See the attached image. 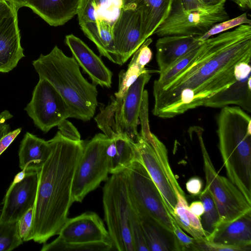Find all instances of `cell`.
I'll list each match as a JSON object with an SVG mask.
<instances>
[{
    "instance_id": "obj_49",
    "label": "cell",
    "mask_w": 251,
    "mask_h": 251,
    "mask_svg": "<svg viewBox=\"0 0 251 251\" xmlns=\"http://www.w3.org/2000/svg\"><path fill=\"white\" fill-rule=\"evenodd\" d=\"M11 6L6 0H0V12L10 8Z\"/></svg>"
},
{
    "instance_id": "obj_47",
    "label": "cell",
    "mask_w": 251,
    "mask_h": 251,
    "mask_svg": "<svg viewBox=\"0 0 251 251\" xmlns=\"http://www.w3.org/2000/svg\"><path fill=\"white\" fill-rule=\"evenodd\" d=\"M201 2L207 7L217 6L225 4L226 0H200Z\"/></svg>"
},
{
    "instance_id": "obj_11",
    "label": "cell",
    "mask_w": 251,
    "mask_h": 251,
    "mask_svg": "<svg viewBox=\"0 0 251 251\" xmlns=\"http://www.w3.org/2000/svg\"><path fill=\"white\" fill-rule=\"evenodd\" d=\"M224 4L196 10H185L179 0H173L171 9L153 34L198 36L205 33L216 23L228 20Z\"/></svg>"
},
{
    "instance_id": "obj_5",
    "label": "cell",
    "mask_w": 251,
    "mask_h": 251,
    "mask_svg": "<svg viewBox=\"0 0 251 251\" xmlns=\"http://www.w3.org/2000/svg\"><path fill=\"white\" fill-rule=\"evenodd\" d=\"M151 77L148 70L141 74L123 98L112 97L111 102L95 117L98 126L108 138L125 135L136 142L144 87Z\"/></svg>"
},
{
    "instance_id": "obj_25",
    "label": "cell",
    "mask_w": 251,
    "mask_h": 251,
    "mask_svg": "<svg viewBox=\"0 0 251 251\" xmlns=\"http://www.w3.org/2000/svg\"><path fill=\"white\" fill-rule=\"evenodd\" d=\"M80 26L85 35L95 44L100 54L118 65L112 25L106 21L99 19Z\"/></svg>"
},
{
    "instance_id": "obj_21",
    "label": "cell",
    "mask_w": 251,
    "mask_h": 251,
    "mask_svg": "<svg viewBox=\"0 0 251 251\" xmlns=\"http://www.w3.org/2000/svg\"><path fill=\"white\" fill-rule=\"evenodd\" d=\"M80 0H29L31 9L49 25H64L77 13Z\"/></svg>"
},
{
    "instance_id": "obj_12",
    "label": "cell",
    "mask_w": 251,
    "mask_h": 251,
    "mask_svg": "<svg viewBox=\"0 0 251 251\" xmlns=\"http://www.w3.org/2000/svg\"><path fill=\"white\" fill-rule=\"evenodd\" d=\"M25 110L34 125L44 133L72 117L66 102L55 88L43 78H39Z\"/></svg>"
},
{
    "instance_id": "obj_27",
    "label": "cell",
    "mask_w": 251,
    "mask_h": 251,
    "mask_svg": "<svg viewBox=\"0 0 251 251\" xmlns=\"http://www.w3.org/2000/svg\"><path fill=\"white\" fill-rule=\"evenodd\" d=\"M113 250L112 243L105 241L85 243L66 242L58 236L50 243H44L41 251H109Z\"/></svg>"
},
{
    "instance_id": "obj_42",
    "label": "cell",
    "mask_w": 251,
    "mask_h": 251,
    "mask_svg": "<svg viewBox=\"0 0 251 251\" xmlns=\"http://www.w3.org/2000/svg\"><path fill=\"white\" fill-rule=\"evenodd\" d=\"M202 186V181L198 177L190 178L186 183L187 191L194 196L198 195L201 193Z\"/></svg>"
},
{
    "instance_id": "obj_37",
    "label": "cell",
    "mask_w": 251,
    "mask_h": 251,
    "mask_svg": "<svg viewBox=\"0 0 251 251\" xmlns=\"http://www.w3.org/2000/svg\"><path fill=\"white\" fill-rule=\"evenodd\" d=\"M173 232L176 251H192L196 239L187 235L175 221L174 222Z\"/></svg>"
},
{
    "instance_id": "obj_18",
    "label": "cell",
    "mask_w": 251,
    "mask_h": 251,
    "mask_svg": "<svg viewBox=\"0 0 251 251\" xmlns=\"http://www.w3.org/2000/svg\"><path fill=\"white\" fill-rule=\"evenodd\" d=\"M65 43L73 57L95 85L108 88L112 84V73L101 58L81 39L70 34L65 37Z\"/></svg>"
},
{
    "instance_id": "obj_6",
    "label": "cell",
    "mask_w": 251,
    "mask_h": 251,
    "mask_svg": "<svg viewBox=\"0 0 251 251\" xmlns=\"http://www.w3.org/2000/svg\"><path fill=\"white\" fill-rule=\"evenodd\" d=\"M135 145L140 161L158 188L173 217L177 200L186 197L171 168L165 146L149 127L141 129Z\"/></svg>"
},
{
    "instance_id": "obj_41",
    "label": "cell",
    "mask_w": 251,
    "mask_h": 251,
    "mask_svg": "<svg viewBox=\"0 0 251 251\" xmlns=\"http://www.w3.org/2000/svg\"><path fill=\"white\" fill-rule=\"evenodd\" d=\"M21 130V128H18L9 131L0 140V155L10 145Z\"/></svg>"
},
{
    "instance_id": "obj_36",
    "label": "cell",
    "mask_w": 251,
    "mask_h": 251,
    "mask_svg": "<svg viewBox=\"0 0 251 251\" xmlns=\"http://www.w3.org/2000/svg\"><path fill=\"white\" fill-rule=\"evenodd\" d=\"M33 211L34 205L25 213L18 221L19 234L23 242L32 240V225Z\"/></svg>"
},
{
    "instance_id": "obj_31",
    "label": "cell",
    "mask_w": 251,
    "mask_h": 251,
    "mask_svg": "<svg viewBox=\"0 0 251 251\" xmlns=\"http://www.w3.org/2000/svg\"><path fill=\"white\" fill-rule=\"evenodd\" d=\"M199 47L181 57L166 70L159 74L158 78L154 81L153 88L161 87L183 70L194 57Z\"/></svg>"
},
{
    "instance_id": "obj_19",
    "label": "cell",
    "mask_w": 251,
    "mask_h": 251,
    "mask_svg": "<svg viewBox=\"0 0 251 251\" xmlns=\"http://www.w3.org/2000/svg\"><path fill=\"white\" fill-rule=\"evenodd\" d=\"M217 244L251 250V211L231 222H220L205 239Z\"/></svg>"
},
{
    "instance_id": "obj_26",
    "label": "cell",
    "mask_w": 251,
    "mask_h": 251,
    "mask_svg": "<svg viewBox=\"0 0 251 251\" xmlns=\"http://www.w3.org/2000/svg\"><path fill=\"white\" fill-rule=\"evenodd\" d=\"M133 210L140 221L149 251H176L173 234L147 216Z\"/></svg>"
},
{
    "instance_id": "obj_3",
    "label": "cell",
    "mask_w": 251,
    "mask_h": 251,
    "mask_svg": "<svg viewBox=\"0 0 251 251\" xmlns=\"http://www.w3.org/2000/svg\"><path fill=\"white\" fill-rule=\"evenodd\" d=\"M32 64L39 78L49 81L66 102L71 118L85 122L93 117L98 106L96 85L84 77L73 57L67 56L55 46L50 53L41 54Z\"/></svg>"
},
{
    "instance_id": "obj_35",
    "label": "cell",
    "mask_w": 251,
    "mask_h": 251,
    "mask_svg": "<svg viewBox=\"0 0 251 251\" xmlns=\"http://www.w3.org/2000/svg\"><path fill=\"white\" fill-rule=\"evenodd\" d=\"M79 25L99 19L98 8L94 0H80L76 13Z\"/></svg>"
},
{
    "instance_id": "obj_10",
    "label": "cell",
    "mask_w": 251,
    "mask_h": 251,
    "mask_svg": "<svg viewBox=\"0 0 251 251\" xmlns=\"http://www.w3.org/2000/svg\"><path fill=\"white\" fill-rule=\"evenodd\" d=\"M109 139L103 133H98L85 144L73 178V202H81L88 193L108 179L109 166L105 150Z\"/></svg>"
},
{
    "instance_id": "obj_30",
    "label": "cell",
    "mask_w": 251,
    "mask_h": 251,
    "mask_svg": "<svg viewBox=\"0 0 251 251\" xmlns=\"http://www.w3.org/2000/svg\"><path fill=\"white\" fill-rule=\"evenodd\" d=\"M140 67L134 61L131 60L126 71L122 70L119 74L118 90L114 94L115 98H122L130 87L143 73L147 71Z\"/></svg>"
},
{
    "instance_id": "obj_7",
    "label": "cell",
    "mask_w": 251,
    "mask_h": 251,
    "mask_svg": "<svg viewBox=\"0 0 251 251\" xmlns=\"http://www.w3.org/2000/svg\"><path fill=\"white\" fill-rule=\"evenodd\" d=\"M102 203L113 250L135 251L130 227L131 206L124 171L112 174L106 180Z\"/></svg>"
},
{
    "instance_id": "obj_15",
    "label": "cell",
    "mask_w": 251,
    "mask_h": 251,
    "mask_svg": "<svg viewBox=\"0 0 251 251\" xmlns=\"http://www.w3.org/2000/svg\"><path fill=\"white\" fill-rule=\"evenodd\" d=\"M24 57L18 10L11 7L0 12V72H10Z\"/></svg>"
},
{
    "instance_id": "obj_13",
    "label": "cell",
    "mask_w": 251,
    "mask_h": 251,
    "mask_svg": "<svg viewBox=\"0 0 251 251\" xmlns=\"http://www.w3.org/2000/svg\"><path fill=\"white\" fill-rule=\"evenodd\" d=\"M118 65H122L144 42L141 14L133 5L123 6L113 25Z\"/></svg>"
},
{
    "instance_id": "obj_8",
    "label": "cell",
    "mask_w": 251,
    "mask_h": 251,
    "mask_svg": "<svg viewBox=\"0 0 251 251\" xmlns=\"http://www.w3.org/2000/svg\"><path fill=\"white\" fill-rule=\"evenodd\" d=\"M132 208L147 216L173 234L175 221L163 197L139 158L124 171Z\"/></svg>"
},
{
    "instance_id": "obj_29",
    "label": "cell",
    "mask_w": 251,
    "mask_h": 251,
    "mask_svg": "<svg viewBox=\"0 0 251 251\" xmlns=\"http://www.w3.org/2000/svg\"><path fill=\"white\" fill-rule=\"evenodd\" d=\"M18 227V221H0V251H10L22 244Z\"/></svg>"
},
{
    "instance_id": "obj_48",
    "label": "cell",
    "mask_w": 251,
    "mask_h": 251,
    "mask_svg": "<svg viewBox=\"0 0 251 251\" xmlns=\"http://www.w3.org/2000/svg\"><path fill=\"white\" fill-rule=\"evenodd\" d=\"M240 7L246 9L251 8V0H231Z\"/></svg>"
},
{
    "instance_id": "obj_46",
    "label": "cell",
    "mask_w": 251,
    "mask_h": 251,
    "mask_svg": "<svg viewBox=\"0 0 251 251\" xmlns=\"http://www.w3.org/2000/svg\"><path fill=\"white\" fill-rule=\"evenodd\" d=\"M13 8L18 10L24 6H26L29 0H6Z\"/></svg>"
},
{
    "instance_id": "obj_2",
    "label": "cell",
    "mask_w": 251,
    "mask_h": 251,
    "mask_svg": "<svg viewBox=\"0 0 251 251\" xmlns=\"http://www.w3.org/2000/svg\"><path fill=\"white\" fill-rule=\"evenodd\" d=\"M51 151L37 170L38 184L32 225V240L44 244L57 235L67 220L73 202L72 189L75 169L85 142L66 138L57 131L49 140Z\"/></svg>"
},
{
    "instance_id": "obj_34",
    "label": "cell",
    "mask_w": 251,
    "mask_h": 251,
    "mask_svg": "<svg viewBox=\"0 0 251 251\" xmlns=\"http://www.w3.org/2000/svg\"><path fill=\"white\" fill-rule=\"evenodd\" d=\"M129 221L131 234L135 251H149L140 221L132 207Z\"/></svg>"
},
{
    "instance_id": "obj_43",
    "label": "cell",
    "mask_w": 251,
    "mask_h": 251,
    "mask_svg": "<svg viewBox=\"0 0 251 251\" xmlns=\"http://www.w3.org/2000/svg\"><path fill=\"white\" fill-rule=\"evenodd\" d=\"M12 117V114L7 110L0 113V140L9 132L10 126L7 122Z\"/></svg>"
},
{
    "instance_id": "obj_1",
    "label": "cell",
    "mask_w": 251,
    "mask_h": 251,
    "mask_svg": "<svg viewBox=\"0 0 251 251\" xmlns=\"http://www.w3.org/2000/svg\"><path fill=\"white\" fill-rule=\"evenodd\" d=\"M251 58V25L204 40L189 63L168 82L153 88L154 115L172 118L203 106L233 83L234 66Z\"/></svg>"
},
{
    "instance_id": "obj_17",
    "label": "cell",
    "mask_w": 251,
    "mask_h": 251,
    "mask_svg": "<svg viewBox=\"0 0 251 251\" xmlns=\"http://www.w3.org/2000/svg\"><path fill=\"white\" fill-rule=\"evenodd\" d=\"M57 235L62 240L74 243L112 242L101 219L95 212L88 211L68 218Z\"/></svg>"
},
{
    "instance_id": "obj_20",
    "label": "cell",
    "mask_w": 251,
    "mask_h": 251,
    "mask_svg": "<svg viewBox=\"0 0 251 251\" xmlns=\"http://www.w3.org/2000/svg\"><path fill=\"white\" fill-rule=\"evenodd\" d=\"M203 42L192 35L161 37L156 43V59L159 73L164 72L178 59L199 47Z\"/></svg>"
},
{
    "instance_id": "obj_38",
    "label": "cell",
    "mask_w": 251,
    "mask_h": 251,
    "mask_svg": "<svg viewBox=\"0 0 251 251\" xmlns=\"http://www.w3.org/2000/svg\"><path fill=\"white\" fill-rule=\"evenodd\" d=\"M194 251H248L242 248L225 246L210 242L205 239L196 240L193 245Z\"/></svg>"
},
{
    "instance_id": "obj_23",
    "label": "cell",
    "mask_w": 251,
    "mask_h": 251,
    "mask_svg": "<svg viewBox=\"0 0 251 251\" xmlns=\"http://www.w3.org/2000/svg\"><path fill=\"white\" fill-rule=\"evenodd\" d=\"M51 151L50 143L26 132L19 146V167L21 170H39L49 158Z\"/></svg>"
},
{
    "instance_id": "obj_32",
    "label": "cell",
    "mask_w": 251,
    "mask_h": 251,
    "mask_svg": "<svg viewBox=\"0 0 251 251\" xmlns=\"http://www.w3.org/2000/svg\"><path fill=\"white\" fill-rule=\"evenodd\" d=\"M243 24L251 25V21L248 18L246 13H243L232 19H228L216 23L212 25L205 33L201 35L196 37L198 40L203 41L209 39L213 35L219 34Z\"/></svg>"
},
{
    "instance_id": "obj_9",
    "label": "cell",
    "mask_w": 251,
    "mask_h": 251,
    "mask_svg": "<svg viewBox=\"0 0 251 251\" xmlns=\"http://www.w3.org/2000/svg\"><path fill=\"white\" fill-rule=\"evenodd\" d=\"M204 165L207 189L212 196L219 213L220 222H231L251 211L249 202L239 189L229 179L216 171L205 146L203 129L196 127Z\"/></svg>"
},
{
    "instance_id": "obj_22",
    "label": "cell",
    "mask_w": 251,
    "mask_h": 251,
    "mask_svg": "<svg viewBox=\"0 0 251 251\" xmlns=\"http://www.w3.org/2000/svg\"><path fill=\"white\" fill-rule=\"evenodd\" d=\"M173 0H126L123 6L133 5L141 14L142 32L146 40L167 18Z\"/></svg>"
},
{
    "instance_id": "obj_39",
    "label": "cell",
    "mask_w": 251,
    "mask_h": 251,
    "mask_svg": "<svg viewBox=\"0 0 251 251\" xmlns=\"http://www.w3.org/2000/svg\"><path fill=\"white\" fill-rule=\"evenodd\" d=\"M151 42V39L147 38L133 54L131 59L142 68H145L152 59V53L149 47Z\"/></svg>"
},
{
    "instance_id": "obj_28",
    "label": "cell",
    "mask_w": 251,
    "mask_h": 251,
    "mask_svg": "<svg viewBox=\"0 0 251 251\" xmlns=\"http://www.w3.org/2000/svg\"><path fill=\"white\" fill-rule=\"evenodd\" d=\"M199 195V198L204 207V212L200 220L202 228L208 236L220 222V217L213 199L209 192L204 188Z\"/></svg>"
},
{
    "instance_id": "obj_45",
    "label": "cell",
    "mask_w": 251,
    "mask_h": 251,
    "mask_svg": "<svg viewBox=\"0 0 251 251\" xmlns=\"http://www.w3.org/2000/svg\"><path fill=\"white\" fill-rule=\"evenodd\" d=\"M190 211L201 218L204 212V207L202 202L201 201H197L192 202L189 206Z\"/></svg>"
},
{
    "instance_id": "obj_24",
    "label": "cell",
    "mask_w": 251,
    "mask_h": 251,
    "mask_svg": "<svg viewBox=\"0 0 251 251\" xmlns=\"http://www.w3.org/2000/svg\"><path fill=\"white\" fill-rule=\"evenodd\" d=\"M105 151L111 175L124 171L139 158L135 143L125 135L109 138Z\"/></svg>"
},
{
    "instance_id": "obj_33",
    "label": "cell",
    "mask_w": 251,
    "mask_h": 251,
    "mask_svg": "<svg viewBox=\"0 0 251 251\" xmlns=\"http://www.w3.org/2000/svg\"><path fill=\"white\" fill-rule=\"evenodd\" d=\"M98 8L99 19H103L113 26L123 7V0H94Z\"/></svg>"
},
{
    "instance_id": "obj_44",
    "label": "cell",
    "mask_w": 251,
    "mask_h": 251,
    "mask_svg": "<svg viewBox=\"0 0 251 251\" xmlns=\"http://www.w3.org/2000/svg\"><path fill=\"white\" fill-rule=\"evenodd\" d=\"M185 10H196L205 9V6L200 0H179Z\"/></svg>"
},
{
    "instance_id": "obj_14",
    "label": "cell",
    "mask_w": 251,
    "mask_h": 251,
    "mask_svg": "<svg viewBox=\"0 0 251 251\" xmlns=\"http://www.w3.org/2000/svg\"><path fill=\"white\" fill-rule=\"evenodd\" d=\"M38 184V173L27 170L24 178L13 181L3 200L0 221L16 222L34 204Z\"/></svg>"
},
{
    "instance_id": "obj_4",
    "label": "cell",
    "mask_w": 251,
    "mask_h": 251,
    "mask_svg": "<svg viewBox=\"0 0 251 251\" xmlns=\"http://www.w3.org/2000/svg\"><path fill=\"white\" fill-rule=\"evenodd\" d=\"M219 148L229 180L251 203V119L238 106L217 117Z\"/></svg>"
},
{
    "instance_id": "obj_16",
    "label": "cell",
    "mask_w": 251,
    "mask_h": 251,
    "mask_svg": "<svg viewBox=\"0 0 251 251\" xmlns=\"http://www.w3.org/2000/svg\"><path fill=\"white\" fill-rule=\"evenodd\" d=\"M235 82L226 89L208 99L205 107L223 108L235 104L251 112V66L250 61L237 63L234 68Z\"/></svg>"
},
{
    "instance_id": "obj_51",
    "label": "cell",
    "mask_w": 251,
    "mask_h": 251,
    "mask_svg": "<svg viewBox=\"0 0 251 251\" xmlns=\"http://www.w3.org/2000/svg\"></svg>"
},
{
    "instance_id": "obj_40",
    "label": "cell",
    "mask_w": 251,
    "mask_h": 251,
    "mask_svg": "<svg viewBox=\"0 0 251 251\" xmlns=\"http://www.w3.org/2000/svg\"><path fill=\"white\" fill-rule=\"evenodd\" d=\"M57 126L58 131L66 138L73 141L81 140L80 135L76 128L67 119L64 120Z\"/></svg>"
},
{
    "instance_id": "obj_50",
    "label": "cell",
    "mask_w": 251,
    "mask_h": 251,
    "mask_svg": "<svg viewBox=\"0 0 251 251\" xmlns=\"http://www.w3.org/2000/svg\"><path fill=\"white\" fill-rule=\"evenodd\" d=\"M126 0H123V5L126 2Z\"/></svg>"
}]
</instances>
